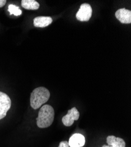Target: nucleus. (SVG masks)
<instances>
[{"label": "nucleus", "mask_w": 131, "mask_h": 147, "mask_svg": "<svg viewBox=\"0 0 131 147\" xmlns=\"http://www.w3.org/2000/svg\"><path fill=\"white\" fill-rule=\"evenodd\" d=\"M54 109L50 105H43L38 113L37 125L40 128H48L51 125L54 119Z\"/></svg>", "instance_id": "f257e3e1"}, {"label": "nucleus", "mask_w": 131, "mask_h": 147, "mask_svg": "<svg viewBox=\"0 0 131 147\" xmlns=\"http://www.w3.org/2000/svg\"><path fill=\"white\" fill-rule=\"evenodd\" d=\"M50 92L46 88L41 87L35 88L31 94L30 102L31 107L37 109L48 101Z\"/></svg>", "instance_id": "f03ea898"}, {"label": "nucleus", "mask_w": 131, "mask_h": 147, "mask_svg": "<svg viewBox=\"0 0 131 147\" xmlns=\"http://www.w3.org/2000/svg\"><path fill=\"white\" fill-rule=\"evenodd\" d=\"M11 105V101L9 96L5 93L0 91V119L5 117Z\"/></svg>", "instance_id": "7ed1b4c3"}, {"label": "nucleus", "mask_w": 131, "mask_h": 147, "mask_svg": "<svg viewBox=\"0 0 131 147\" xmlns=\"http://www.w3.org/2000/svg\"><path fill=\"white\" fill-rule=\"evenodd\" d=\"M92 14V9L91 6L88 4H82L78 13L76 14V18L80 21H88L91 18Z\"/></svg>", "instance_id": "20e7f679"}, {"label": "nucleus", "mask_w": 131, "mask_h": 147, "mask_svg": "<svg viewBox=\"0 0 131 147\" xmlns=\"http://www.w3.org/2000/svg\"><path fill=\"white\" fill-rule=\"evenodd\" d=\"M79 113L76 107H74L68 110L67 114L62 117V121L64 125L66 127H70L74 124L75 121H77L79 119Z\"/></svg>", "instance_id": "39448f33"}, {"label": "nucleus", "mask_w": 131, "mask_h": 147, "mask_svg": "<svg viewBox=\"0 0 131 147\" xmlns=\"http://www.w3.org/2000/svg\"><path fill=\"white\" fill-rule=\"evenodd\" d=\"M116 18L122 24L131 23V11L125 8H121L115 13Z\"/></svg>", "instance_id": "423d86ee"}, {"label": "nucleus", "mask_w": 131, "mask_h": 147, "mask_svg": "<svg viewBox=\"0 0 131 147\" xmlns=\"http://www.w3.org/2000/svg\"><path fill=\"white\" fill-rule=\"evenodd\" d=\"M85 138L81 134H74L69 138L68 144L70 147H82L85 145Z\"/></svg>", "instance_id": "0eeeda50"}, {"label": "nucleus", "mask_w": 131, "mask_h": 147, "mask_svg": "<svg viewBox=\"0 0 131 147\" xmlns=\"http://www.w3.org/2000/svg\"><path fill=\"white\" fill-rule=\"evenodd\" d=\"M52 19L50 17H37L34 19V26L35 27L44 28L52 23Z\"/></svg>", "instance_id": "6e6552de"}, {"label": "nucleus", "mask_w": 131, "mask_h": 147, "mask_svg": "<svg viewBox=\"0 0 131 147\" xmlns=\"http://www.w3.org/2000/svg\"><path fill=\"white\" fill-rule=\"evenodd\" d=\"M106 143L108 144V145L112 147H125L126 146L125 142L123 139L114 136H110L107 137Z\"/></svg>", "instance_id": "1a4fd4ad"}, {"label": "nucleus", "mask_w": 131, "mask_h": 147, "mask_svg": "<svg viewBox=\"0 0 131 147\" xmlns=\"http://www.w3.org/2000/svg\"><path fill=\"white\" fill-rule=\"evenodd\" d=\"M21 5L27 9L36 10L40 8V4L35 0H22Z\"/></svg>", "instance_id": "9d476101"}, {"label": "nucleus", "mask_w": 131, "mask_h": 147, "mask_svg": "<svg viewBox=\"0 0 131 147\" xmlns=\"http://www.w3.org/2000/svg\"><path fill=\"white\" fill-rule=\"evenodd\" d=\"M8 11L9 12L10 14L14 15L15 16H19L22 14V11L19 7L13 4H10L8 5Z\"/></svg>", "instance_id": "9b49d317"}, {"label": "nucleus", "mask_w": 131, "mask_h": 147, "mask_svg": "<svg viewBox=\"0 0 131 147\" xmlns=\"http://www.w3.org/2000/svg\"><path fill=\"white\" fill-rule=\"evenodd\" d=\"M69 144L68 142L65 141H61L60 143H59V146L58 147H69Z\"/></svg>", "instance_id": "f8f14e48"}, {"label": "nucleus", "mask_w": 131, "mask_h": 147, "mask_svg": "<svg viewBox=\"0 0 131 147\" xmlns=\"http://www.w3.org/2000/svg\"><path fill=\"white\" fill-rule=\"evenodd\" d=\"M6 0H0V8L4 7L6 4Z\"/></svg>", "instance_id": "ddd939ff"}, {"label": "nucleus", "mask_w": 131, "mask_h": 147, "mask_svg": "<svg viewBox=\"0 0 131 147\" xmlns=\"http://www.w3.org/2000/svg\"><path fill=\"white\" fill-rule=\"evenodd\" d=\"M102 147H112L111 146H109V145H103Z\"/></svg>", "instance_id": "4468645a"}]
</instances>
